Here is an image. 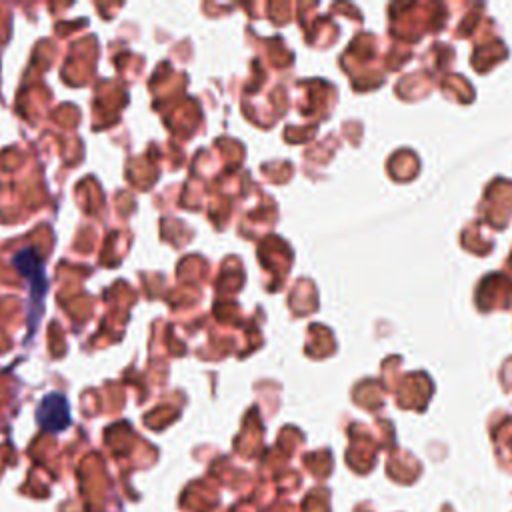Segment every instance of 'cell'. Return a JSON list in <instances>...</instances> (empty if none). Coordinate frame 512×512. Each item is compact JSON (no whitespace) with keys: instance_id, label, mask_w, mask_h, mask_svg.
Listing matches in <instances>:
<instances>
[{"instance_id":"6da1fadb","label":"cell","mask_w":512,"mask_h":512,"mask_svg":"<svg viewBox=\"0 0 512 512\" xmlns=\"http://www.w3.org/2000/svg\"><path fill=\"white\" fill-rule=\"evenodd\" d=\"M12 264L20 276L28 282V336L36 332V324L44 312V298L48 294V276L44 272V262L34 248H22L14 254Z\"/></svg>"},{"instance_id":"7a4b0ae2","label":"cell","mask_w":512,"mask_h":512,"mask_svg":"<svg viewBox=\"0 0 512 512\" xmlns=\"http://www.w3.org/2000/svg\"><path fill=\"white\" fill-rule=\"evenodd\" d=\"M36 424L50 434L64 432L72 424L70 402L62 392H48L36 406Z\"/></svg>"}]
</instances>
